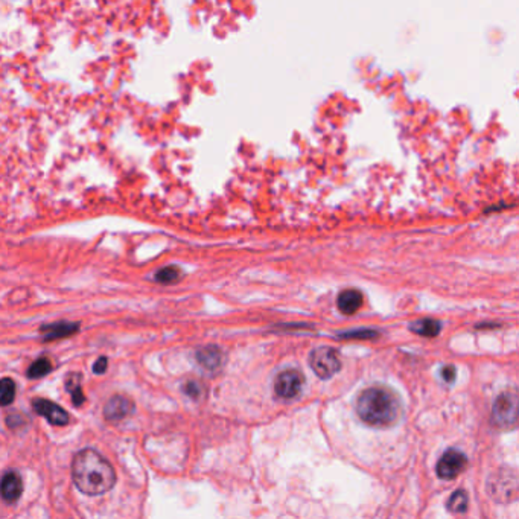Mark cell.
<instances>
[{
    "label": "cell",
    "mask_w": 519,
    "mask_h": 519,
    "mask_svg": "<svg viewBox=\"0 0 519 519\" xmlns=\"http://www.w3.org/2000/svg\"><path fill=\"white\" fill-rule=\"evenodd\" d=\"M72 479L80 492L86 495H102L114 486L113 466L93 449H82L72 463Z\"/></svg>",
    "instance_id": "6da1fadb"
},
{
    "label": "cell",
    "mask_w": 519,
    "mask_h": 519,
    "mask_svg": "<svg viewBox=\"0 0 519 519\" xmlns=\"http://www.w3.org/2000/svg\"><path fill=\"white\" fill-rule=\"evenodd\" d=\"M400 411L402 407L398 394L384 385L369 387L357 400L358 416L372 426H391L399 420Z\"/></svg>",
    "instance_id": "7a4b0ae2"
},
{
    "label": "cell",
    "mask_w": 519,
    "mask_h": 519,
    "mask_svg": "<svg viewBox=\"0 0 519 519\" xmlns=\"http://www.w3.org/2000/svg\"><path fill=\"white\" fill-rule=\"evenodd\" d=\"M492 422L501 430H511L518 422V394L515 390L504 391L496 398L492 410Z\"/></svg>",
    "instance_id": "3957f363"
},
{
    "label": "cell",
    "mask_w": 519,
    "mask_h": 519,
    "mask_svg": "<svg viewBox=\"0 0 519 519\" xmlns=\"http://www.w3.org/2000/svg\"><path fill=\"white\" fill-rule=\"evenodd\" d=\"M487 487L494 500L501 503L515 501L518 495V476L511 469H501L490 476Z\"/></svg>",
    "instance_id": "277c9868"
},
{
    "label": "cell",
    "mask_w": 519,
    "mask_h": 519,
    "mask_svg": "<svg viewBox=\"0 0 519 519\" xmlns=\"http://www.w3.org/2000/svg\"><path fill=\"white\" fill-rule=\"evenodd\" d=\"M311 369L322 379H329L340 372L341 361L332 348H317L309 357Z\"/></svg>",
    "instance_id": "5b68a950"
},
{
    "label": "cell",
    "mask_w": 519,
    "mask_h": 519,
    "mask_svg": "<svg viewBox=\"0 0 519 519\" xmlns=\"http://www.w3.org/2000/svg\"><path fill=\"white\" fill-rule=\"evenodd\" d=\"M304 385L303 373L295 369L280 372L274 379V393L280 399H294L299 396Z\"/></svg>",
    "instance_id": "8992f818"
},
{
    "label": "cell",
    "mask_w": 519,
    "mask_h": 519,
    "mask_svg": "<svg viewBox=\"0 0 519 519\" xmlns=\"http://www.w3.org/2000/svg\"><path fill=\"white\" fill-rule=\"evenodd\" d=\"M466 455L457 449H449L444 455L440 457L437 463V475L442 480H454L455 476L461 474V470L466 466Z\"/></svg>",
    "instance_id": "52a82bcc"
},
{
    "label": "cell",
    "mask_w": 519,
    "mask_h": 519,
    "mask_svg": "<svg viewBox=\"0 0 519 519\" xmlns=\"http://www.w3.org/2000/svg\"><path fill=\"white\" fill-rule=\"evenodd\" d=\"M134 402L125 396H113L104 407V416L108 422H119L134 413Z\"/></svg>",
    "instance_id": "ba28073f"
},
{
    "label": "cell",
    "mask_w": 519,
    "mask_h": 519,
    "mask_svg": "<svg viewBox=\"0 0 519 519\" xmlns=\"http://www.w3.org/2000/svg\"><path fill=\"white\" fill-rule=\"evenodd\" d=\"M32 407H34V410H36V413H38L40 416L46 418L52 425L60 426V425H66L69 422V414L57 404L51 402V400L36 399L32 402Z\"/></svg>",
    "instance_id": "9c48e42d"
},
{
    "label": "cell",
    "mask_w": 519,
    "mask_h": 519,
    "mask_svg": "<svg viewBox=\"0 0 519 519\" xmlns=\"http://www.w3.org/2000/svg\"><path fill=\"white\" fill-rule=\"evenodd\" d=\"M23 492L22 476L16 470H8L0 481V495L6 503L17 501Z\"/></svg>",
    "instance_id": "30bf717a"
},
{
    "label": "cell",
    "mask_w": 519,
    "mask_h": 519,
    "mask_svg": "<svg viewBox=\"0 0 519 519\" xmlns=\"http://www.w3.org/2000/svg\"><path fill=\"white\" fill-rule=\"evenodd\" d=\"M197 361L203 369L217 372L223 365V352L217 346H207L197 352Z\"/></svg>",
    "instance_id": "8fae6325"
},
{
    "label": "cell",
    "mask_w": 519,
    "mask_h": 519,
    "mask_svg": "<svg viewBox=\"0 0 519 519\" xmlns=\"http://www.w3.org/2000/svg\"><path fill=\"white\" fill-rule=\"evenodd\" d=\"M78 323H69V322H58L52 324H46L41 328V334H43V340H58V338H64L75 334L78 330Z\"/></svg>",
    "instance_id": "7c38bea8"
},
{
    "label": "cell",
    "mask_w": 519,
    "mask_h": 519,
    "mask_svg": "<svg viewBox=\"0 0 519 519\" xmlns=\"http://www.w3.org/2000/svg\"><path fill=\"white\" fill-rule=\"evenodd\" d=\"M337 304L343 314H355L363 304V294L358 289H346L338 295Z\"/></svg>",
    "instance_id": "4fadbf2b"
},
{
    "label": "cell",
    "mask_w": 519,
    "mask_h": 519,
    "mask_svg": "<svg viewBox=\"0 0 519 519\" xmlns=\"http://www.w3.org/2000/svg\"><path fill=\"white\" fill-rule=\"evenodd\" d=\"M410 329L414 332V334H419L422 337H435L440 334L442 330V324L437 320H433V318H424V320L414 322Z\"/></svg>",
    "instance_id": "5bb4252c"
},
{
    "label": "cell",
    "mask_w": 519,
    "mask_h": 519,
    "mask_svg": "<svg viewBox=\"0 0 519 519\" xmlns=\"http://www.w3.org/2000/svg\"><path fill=\"white\" fill-rule=\"evenodd\" d=\"M448 510L452 514H465L468 510V495L465 490H457L448 500Z\"/></svg>",
    "instance_id": "9a60e30c"
},
{
    "label": "cell",
    "mask_w": 519,
    "mask_h": 519,
    "mask_svg": "<svg viewBox=\"0 0 519 519\" xmlns=\"http://www.w3.org/2000/svg\"><path fill=\"white\" fill-rule=\"evenodd\" d=\"M52 370V363L49 358H40L36 363L31 364V367L27 369V378L38 379L46 376L47 373Z\"/></svg>",
    "instance_id": "2e32d148"
},
{
    "label": "cell",
    "mask_w": 519,
    "mask_h": 519,
    "mask_svg": "<svg viewBox=\"0 0 519 519\" xmlns=\"http://www.w3.org/2000/svg\"><path fill=\"white\" fill-rule=\"evenodd\" d=\"M16 396V384L10 378L0 379V407H6L12 404Z\"/></svg>",
    "instance_id": "e0dca14e"
},
{
    "label": "cell",
    "mask_w": 519,
    "mask_h": 519,
    "mask_svg": "<svg viewBox=\"0 0 519 519\" xmlns=\"http://www.w3.org/2000/svg\"><path fill=\"white\" fill-rule=\"evenodd\" d=\"M80 383H81V376L80 375H72L71 378L67 379V383H66L67 390L72 393V400H73V404L76 407H81L82 404H84V400H86L84 399V394H82Z\"/></svg>",
    "instance_id": "ac0fdd59"
},
{
    "label": "cell",
    "mask_w": 519,
    "mask_h": 519,
    "mask_svg": "<svg viewBox=\"0 0 519 519\" xmlns=\"http://www.w3.org/2000/svg\"><path fill=\"white\" fill-rule=\"evenodd\" d=\"M180 276H182L180 268L174 267V265H169V267L162 268L160 271H157L156 280L160 282V283H172V282H177L180 279Z\"/></svg>",
    "instance_id": "d6986e66"
},
{
    "label": "cell",
    "mask_w": 519,
    "mask_h": 519,
    "mask_svg": "<svg viewBox=\"0 0 519 519\" xmlns=\"http://www.w3.org/2000/svg\"><path fill=\"white\" fill-rule=\"evenodd\" d=\"M376 335L375 330H370V329H357V330H348V332H343V334H340V337L338 338H361V340H365V338H373Z\"/></svg>",
    "instance_id": "ffe728a7"
},
{
    "label": "cell",
    "mask_w": 519,
    "mask_h": 519,
    "mask_svg": "<svg viewBox=\"0 0 519 519\" xmlns=\"http://www.w3.org/2000/svg\"><path fill=\"white\" fill-rule=\"evenodd\" d=\"M184 391L188 393L191 398L197 399L200 394H202V387H200L198 383H188L184 385Z\"/></svg>",
    "instance_id": "44dd1931"
},
{
    "label": "cell",
    "mask_w": 519,
    "mask_h": 519,
    "mask_svg": "<svg viewBox=\"0 0 519 519\" xmlns=\"http://www.w3.org/2000/svg\"><path fill=\"white\" fill-rule=\"evenodd\" d=\"M442 376H444V379L446 381V383H454L455 379V367L454 365H446V367L442 369Z\"/></svg>",
    "instance_id": "7402d4cb"
},
{
    "label": "cell",
    "mask_w": 519,
    "mask_h": 519,
    "mask_svg": "<svg viewBox=\"0 0 519 519\" xmlns=\"http://www.w3.org/2000/svg\"><path fill=\"white\" fill-rule=\"evenodd\" d=\"M107 364H108V363H107V358H106V357L99 358L98 361H96L95 365H93V372H95V373H98V375H99V373H104V372L107 370Z\"/></svg>",
    "instance_id": "603a6c76"
}]
</instances>
